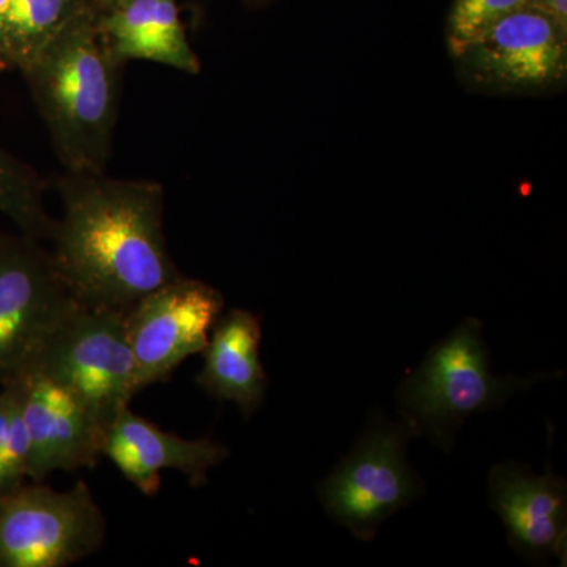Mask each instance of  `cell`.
I'll use <instances>...</instances> for the list:
<instances>
[{"label": "cell", "mask_w": 567, "mask_h": 567, "mask_svg": "<svg viewBox=\"0 0 567 567\" xmlns=\"http://www.w3.org/2000/svg\"><path fill=\"white\" fill-rule=\"evenodd\" d=\"M412 429L404 423L375 421L360 442L319 487L328 516L360 540L424 494L423 483L405 457Z\"/></svg>", "instance_id": "6"}, {"label": "cell", "mask_w": 567, "mask_h": 567, "mask_svg": "<svg viewBox=\"0 0 567 567\" xmlns=\"http://www.w3.org/2000/svg\"><path fill=\"white\" fill-rule=\"evenodd\" d=\"M80 308L41 241L0 234V388L33 371Z\"/></svg>", "instance_id": "4"}, {"label": "cell", "mask_w": 567, "mask_h": 567, "mask_svg": "<svg viewBox=\"0 0 567 567\" xmlns=\"http://www.w3.org/2000/svg\"><path fill=\"white\" fill-rule=\"evenodd\" d=\"M223 312L218 289L183 275L136 301L126 311L136 394L167 382L183 361L203 353Z\"/></svg>", "instance_id": "8"}, {"label": "cell", "mask_w": 567, "mask_h": 567, "mask_svg": "<svg viewBox=\"0 0 567 567\" xmlns=\"http://www.w3.org/2000/svg\"><path fill=\"white\" fill-rule=\"evenodd\" d=\"M492 507L522 557H565L566 481L554 473L535 475L527 466L506 462L488 476Z\"/></svg>", "instance_id": "12"}, {"label": "cell", "mask_w": 567, "mask_h": 567, "mask_svg": "<svg viewBox=\"0 0 567 567\" xmlns=\"http://www.w3.org/2000/svg\"><path fill=\"white\" fill-rule=\"evenodd\" d=\"M126 0H91L95 10L99 11V14L110 13V11L117 10L118 7H122Z\"/></svg>", "instance_id": "20"}, {"label": "cell", "mask_w": 567, "mask_h": 567, "mask_svg": "<svg viewBox=\"0 0 567 567\" xmlns=\"http://www.w3.org/2000/svg\"><path fill=\"white\" fill-rule=\"evenodd\" d=\"M229 454V447L210 439L188 440L163 431L130 406L104 429L102 443V456L145 496L158 494L166 470L181 473L193 487L204 486L208 472Z\"/></svg>", "instance_id": "11"}, {"label": "cell", "mask_w": 567, "mask_h": 567, "mask_svg": "<svg viewBox=\"0 0 567 567\" xmlns=\"http://www.w3.org/2000/svg\"><path fill=\"white\" fill-rule=\"evenodd\" d=\"M29 432L20 380L0 388V495L28 481Z\"/></svg>", "instance_id": "17"}, {"label": "cell", "mask_w": 567, "mask_h": 567, "mask_svg": "<svg viewBox=\"0 0 567 567\" xmlns=\"http://www.w3.org/2000/svg\"><path fill=\"white\" fill-rule=\"evenodd\" d=\"M457 58L483 84L539 91L565 78L567 31L546 14L524 7L477 32Z\"/></svg>", "instance_id": "9"}, {"label": "cell", "mask_w": 567, "mask_h": 567, "mask_svg": "<svg viewBox=\"0 0 567 567\" xmlns=\"http://www.w3.org/2000/svg\"><path fill=\"white\" fill-rule=\"evenodd\" d=\"M528 2L529 0H456L447 25L451 52L457 55L477 32L511 11L524 9Z\"/></svg>", "instance_id": "18"}, {"label": "cell", "mask_w": 567, "mask_h": 567, "mask_svg": "<svg viewBox=\"0 0 567 567\" xmlns=\"http://www.w3.org/2000/svg\"><path fill=\"white\" fill-rule=\"evenodd\" d=\"M55 186L62 213L50 252L81 306L128 311L182 275L167 248L158 182L66 171Z\"/></svg>", "instance_id": "1"}, {"label": "cell", "mask_w": 567, "mask_h": 567, "mask_svg": "<svg viewBox=\"0 0 567 567\" xmlns=\"http://www.w3.org/2000/svg\"><path fill=\"white\" fill-rule=\"evenodd\" d=\"M29 432L28 480L93 468L102 457L104 429L69 388L40 371L18 379Z\"/></svg>", "instance_id": "10"}, {"label": "cell", "mask_w": 567, "mask_h": 567, "mask_svg": "<svg viewBox=\"0 0 567 567\" xmlns=\"http://www.w3.org/2000/svg\"><path fill=\"white\" fill-rule=\"evenodd\" d=\"M537 380L539 375L492 374L483 324L465 319L432 347L423 363L399 385L402 423L447 451L466 417L499 409Z\"/></svg>", "instance_id": "3"}, {"label": "cell", "mask_w": 567, "mask_h": 567, "mask_svg": "<svg viewBox=\"0 0 567 567\" xmlns=\"http://www.w3.org/2000/svg\"><path fill=\"white\" fill-rule=\"evenodd\" d=\"M33 371L69 388L106 429L136 395L126 311L81 306Z\"/></svg>", "instance_id": "7"}, {"label": "cell", "mask_w": 567, "mask_h": 567, "mask_svg": "<svg viewBox=\"0 0 567 567\" xmlns=\"http://www.w3.org/2000/svg\"><path fill=\"white\" fill-rule=\"evenodd\" d=\"M99 13L91 0H9L0 24V59L24 70L73 22Z\"/></svg>", "instance_id": "15"}, {"label": "cell", "mask_w": 567, "mask_h": 567, "mask_svg": "<svg viewBox=\"0 0 567 567\" xmlns=\"http://www.w3.org/2000/svg\"><path fill=\"white\" fill-rule=\"evenodd\" d=\"M96 25L111 58L121 65L147 61L200 73L177 0H126L117 10L99 14Z\"/></svg>", "instance_id": "14"}, {"label": "cell", "mask_w": 567, "mask_h": 567, "mask_svg": "<svg viewBox=\"0 0 567 567\" xmlns=\"http://www.w3.org/2000/svg\"><path fill=\"white\" fill-rule=\"evenodd\" d=\"M6 70H9V69H7L6 63H3L2 59H0V74H2L3 71H6Z\"/></svg>", "instance_id": "22"}, {"label": "cell", "mask_w": 567, "mask_h": 567, "mask_svg": "<svg viewBox=\"0 0 567 567\" xmlns=\"http://www.w3.org/2000/svg\"><path fill=\"white\" fill-rule=\"evenodd\" d=\"M527 7L546 14L567 31V0H529Z\"/></svg>", "instance_id": "19"}, {"label": "cell", "mask_w": 567, "mask_h": 567, "mask_svg": "<svg viewBox=\"0 0 567 567\" xmlns=\"http://www.w3.org/2000/svg\"><path fill=\"white\" fill-rule=\"evenodd\" d=\"M87 14L21 71L66 171L104 173L121 106V63Z\"/></svg>", "instance_id": "2"}, {"label": "cell", "mask_w": 567, "mask_h": 567, "mask_svg": "<svg viewBox=\"0 0 567 567\" xmlns=\"http://www.w3.org/2000/svg\"><path fill=\"white\" fill-rule=\"evenodd\" d=\"M262 323L246 309L223 312L204 349L197 383L212 398L233 402L246 417L264 404L268 379L260 361Z\"/></svg>", "instance_id": "13"}, {"label": "cell", "mask_w": 567, "mask_h": 567, "mask_svg": "<svg viewBox=\"0 0 567 567\" xmlns=\"http://www.w3.org/2000/svg\"><path fill=\"white\" fill-rule=\"evenodd\" d=\"M0 213L21 234L50 241L55 219L44 205V183L31 166L0 147Z\"/></svg>", "instance_id": "16"}, {"label": "cell", "mask_w": 567, "mask_h": 567, "mask_svg": "<svg viewBox=\"0 0 567 567\" xmlns=\"http://www.w3.org/2000/svg\"><path fill=\"white\" fill-rule=\"evenodd\" d=\"M107 522L85 481L70 491L21 484L0 495V567H69L106 540Z\"/></svg>", "instance_id": "5"}, {"label": "cell", "mask_w": 567, "mask_h": 567, "mask_svg": "<svg viewBox=\"0 0 567 567\" xmlns=\"http://www.w3.org/2000/svg\"><path fill=\"white\" fill-rule=\"evenodd\" d=\"M7 3H9V0H0V24H2L3 13H6Z\"/></svg>", "instance_id": "21"}]
</instances>
